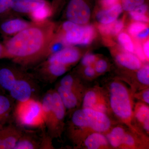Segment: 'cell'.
<instances>
[{"instance_id":"ac0fdd59","label":"cell","mask_w":149,"mask_h":149,"mask_svg":"<svg viewBox=\"0 0 149 149\" xmlns=\"http://www.w3.org/2000/svg\"><path fill=\"white\" fill-rule=\"evenodd\" d=\"M149 139L138 136L127 128L122 139L120 149H145L149 146Z\"/></svg>"},{"instance_id":"277c9868","label":"cell","mask_w":149,"mask_h":149,"mask_svg":"<svg viewBox=\"0 0 149 149\" xmlns=\"http://www.w3.org/2000/svg\"><path fill=\"white\" fill-rule=\"evenodd\" d=\"M15 115L17 122L25 127L38 128L45 125L41 102L32 98L17 102Z\"/></svg>"},{"instance_id":"603a6c76","label":"cell","mask_w":149,"mask_h":149,"mask_svg":"<svg viewBox=\"0 0 149 149\" xmlns=\"http://www.w3.org/2000/svg\"><path fill=\"white\" fill-rule=\"evenodd\" d=\"M40 142L31 134L22 133L13 149H40Z\"/></svg>"},{"instance_id":"52a82bcc","label":"cell","mask_w":149,"mask_h":149,"mask_svg":"<svg viewBox=\"0 0 149 149\" xmlns=\"http://www.w3.org/2000/svg\"><path fill=\"white\" fill-rule=\"evenodd\" d=\"M35 74L37 77L47 83H52L67 72L69 67L45 60L35 66Z\"/></svg>"},{"instance_id":"83f0119b","label":"cell","mask_w":149,"mask_h":149,"mask_svg":"<svg viewBox=\"0 0 149 149\" xmlns=\"http://www.w3.org/2000/svg\"><path fill=\"white\" fill-rule=\"evenodd\" d=\"M136 77L141 90L149 88V65H142L141 68L136 70Z\"/></svg>"},{"instance_id":"9c48e42d","label":"cell","mask_w":149,"mask_h":149,"mask_svg":"<svg viewBox=\"0 0 149 149\" xmlns=\"http://www.w3.org/2000/svg\"><path fill=\"white\" fill-rule=\"evenodd\" d=\"M34 84L32 75L25 70L9 92L17 102L25 101L32 98Z\"/></svg>"},{"instance_id":"3957f363","label":"cell","mask_w":149,"mask_h":149,"mask_svg":"<svg viewBox=\"0 0 149 149\" xmlns=\"http://www.w3.org/2000/svg\"><path fill=\"white\" fill-rule=\"evenodd\" d=\"M105 91L110 111L130 131L148 139L147 135L139 128L134 118V92L131 88L122 81L115 80L108 84Z\"/></svg>"},{"instance_id":"e0dca14e","label":"cell","mask_w":149,"mask_h":149,"mask_svg":"<svg viewBox=\"0 0 149 149\" xmlns=\"http://www.w3.org/2000/svg\"><path fill=\"white\" fill-rule=\"evenodd\" d=\"M133 112L135 120L139 128L143 132L145 131L149 135V105L143 102H137L134 104Z\"/></svg>"},{"instance_id":"6da1fadb","label":"cell","mask_w":149,"mask_h":149,"mask_svg":"<svg viewBox=\"0 0 149 149\" xmlns=\"http://www.w3.org/2000/svg\"><path fill=\"white\" fill-rule=\"evenodd\" d=\"M56 24L49 19L34 22L18 34L4 38L8 59L24 70L36 66L52 53L57 44Z\"/></svg>"},{"instance_id":"b9f144b4","label":"cell","mask_w":149,"mask_h":149,"mask_svg":"<svg viewBox=\"0 0 149 149\" xmlns=\"http://www.w3.org/2000/svg\"><path fill=\"white\" fill-rule=\"evenodd\" d=\"M149 29L148 27H147L146 29L141 31L139 34H137L135 37L136 39L139 40H143L147 39L149 36Z\"/></svg>"},{"instance_id":"f35d334b","label":"cell","mask_w":149,"mask_h":149,"mask_svg":"<svg viewBox=\"0 0 149 149\" xmlns=\"http://www.w3.org/2000/svg\"><path fill=\"white\" fill-rule=\"evenodd\" d=\"M129 14L132 18L135 21L145 23L149 21L148 17L146 15L137 13L133 10L129 12Z\"/></svg>"},{"instance_id":"d590c367","label":"cell","mask_w":149,"mask_h":149,"mask_svg":"<svg viewBox=\"0 0 149 149\" xmlns=\"http://www.w3.org/2000/svg\"><path fill=\"white\" fill-rule=\"evenodd\" d=\"M97 56L93 54H88L84 56L81 61V64L85 67L93 65L97 60Z\"/></svg>"},{"instance_id":"f6af8a7d","label":"cell","mask_w":149,"mask_h":149,"mask_svg":"<svg viewBox=\"0 0 149 149\" xmlns=\"http://www.w3.org/2000/svg\"><path fill=\"white\" fill-rule=\"evenodd\" d=\"M143 51L144 54L147 60H149V40H147L143 44L142 46Z\"/></svg>"},{"instance_id":"30bf717a","label":"cell","mask_w":149,"mask_h":149,"mask_svg":"<svg viewBox=\"0 0 149 149\" xmlns=\"http://www.w3.org/2000/svg\"><path fill=\"white\" fill-rule=\"evenodd\" d=\"M33 23V22L24 19L19 15L12 14L0 20V33L4 38L13 37Z\"/></svg>"},{"instance_id":"7c38bea8","label":"cell","mask_w":149,"mask_h":149,"mask_svg":"<svg viewBox=\"0 0 149 149\" xmlns=\"http://www.w3.org/2000/svg\"><path fill=\"white\" fill-rule=\"evenodd\" d=\"M25 70L17 65L0 67V86L9 92Z\"/></svg>"},{"instance_id":"8d00e7d4","label":"cell","mask_w":149,"mask_h":149,"mask_svg":"<svg viewBox=\"0 0 149 149\" xmlns=\"http://www.w3.org/2000/svg\"><path fill=\"white\" fill-rule=\"evenodd\" d=\"M134 53L141 61H148L144 54L142 45L138 42H136L134 44Z\"/></svg>"},{"instance_id":"8fae6325","label":"cell","mask_w":149,"mask_h":149,"mask_svg":"<svg viewBox=\"0 0 149 149\" xmlns=\"http://www.w3.org/2000/svg\"><path fill=\"white\" fill-rule=\"evenodd\" d=\"M81 54L77 48L68 46L51 54L46 59L70 67L79 60Z\"/></svg>"},{"instance_id":"ba28073f","label":"cell","mask_w":149,"mask_h":149,"mask_svg":"<svg viewBox=\"0 0 149 149\" xmlns=\"http://www.w3.org/2000/svg\"><path fill=\"white\" fill-rule=\"evenodd\" d=\"M65 15L68 20L83 25L90 19L91 9L84 0H70Z\"/></svg>"},{"instance_id":"d6986e66","label":"cell","mask_w":149,"mask_h":149,"mask_svg":"<svg viewBox=\"0 0 149 149\" xmlns=\"http://www.w3.org/2000/svg\"><path fill=\"white\" fill-rule=\"evenodd\" d=\"M118 64L131 70H137L142 66V61L133 53L127 52L118 53L115 56Z\"/></svg>"},{"instance_id":"ee69618b","label":"cell","mask_w":149,"mask_h":149,"mask_svg":"<svg viewBox=\"0 0 149 149\" xmlns=\"http://www.w3.org/2000/svg\"><path fill=\"white\" fill-rule=\"evenodd\" d=\"M8 58L6 50L3 43L0 42V59Z\"/></svg>"},{"instance_id":"1f68e13d","label":"cell","mask_w":149,"mask_h":149,"mask_svg":"<svg viewBox=\"0 0 149 149\" xmlns=\"http://www.w3.org/2000/svg\"><path fill=\"white\" fill-rule=\"evenodd\" d=\"M147 27H148V25L145 22H134L129 25L128 28V31L130 35L134 37Z\"/></svg>"},{"instance_id":"d6a6232c","label":"cell","mask_w":149,"mask_h":149,"mask_svg":"<svg viewBox=\"0 0 149 149\" xmlns=\"http://www.w3.org/2000/svg\"><path fill=\"white\" fill-rule=\"evenodd\" d=\"M144 1L145 0H121V5L123 9L130 12L143 4Z\"/></svg>"},{"instance_id":"ab89813d","label":"cell","mask_w":149,"mask_h":149,"mask_svg":"<svg viewBox=\"0 0 149 149\" xmlns=\"http://www.w3.org/2000/svg\"><path fill=\"white\" fill-rule=\"evenodd\" d=\"M52 138L49 135L44 136L42 140L40 142V149H53L52 144Z\"/></svg>"},{"instance_id":"8992f818","label":"cell","mask_w":149,"mask_h":149,"mask_svg":"<svg viewBox=\"0 0 149 149\" xmlns=\"http://www.w3.org/2000/svg\"><path fill=\"white\" fill-rule=\"evenodd\" d=\"M82 108L108 114L111 111L105 90L97 86L86 90L82 100Z\"/></svg>"},{"instance_id":"2e32d148","label":"cell","mask_w":149,"mask_h":149,"mask_svg":"<svg viewBox=\"0 0 149 149\" xmlns=\"http://www.w3.org/2000/svg\"><path fill=\"white\" fill-rule=\"evenodd\" d=\"M79 148L87 149H112L104 133L94 132L83 140Z\"/></svg>"},{"instance_id":"9a60e30c","label":"cell","mask_w":149,"mask_h":149,"mask_svg":"<svg viewBox=\"0 0 149 149\" xmlns=\"http://www.w3.org/2000/svg\"><path fill=\"white\" fill-rule=\"evenodd\" d=\"M22 133L21 130L13 125H2L1 143L0 149H14Z\"/></svg>"},{"instance_id":"7a4b0ae2","label":"cell","mask_w":149,"mask_h":149,"mask_svg":"<svg viewBox=\"0 0 149 149\" xmlns=\"http://www.w3.org/2000/svg\"><path fill=\"white\" fill-rule=\"evenodd\" d=\"M115 124L106 113L91 109H78L73 112L68 124V136L78 148L89 134L94 132L105 134Z\"/></svg>"},{"instance_id":"5b68a950","label":"cell","mask_w":149,"mask_h":149,"mask_svg":"<svg viewBox=\"0 0 149 149\" xmlns=\"http://www.w3.org/2000/svg\"><path fill=\"white\" fill-rule=\"evenodd\" d=\"M53 107L48 124L49 135L52 139L61 138L64 130L65 118L66 109L56 90H52Z\"/></svg>"},{"instance_id":"7bdbcfd3","label":"cell","mask_w":149,"mask_h":149,"mask_svg":"<svg viewBox=\"0 0 149 149\" xmlns=\"http://www.w3.org/2000/svg\"><path fill=\"white\" fill-rule=\"evenodd\" d=\"M148 6L147 5L144 4L143 3L137 7L133 10L137 13L145 15V14L148 11Z\"/></svg>"},{"instance_id":"cb8c5ba5","label":"cell","mask_w":149,"mask_h":149,"mask_svg":"<svg viewBox=\"0 0 149 149\" xmlns=\"http://www.w3.org/2000/svg\"><path fill=\"white\" fill-rule=\"evenodd\" d=\"M124 27V22L121 19L107 24H99L98 29L102 35L104 36H116L118 35Z\"/></svg>"},{"instance_id":"484cf974","label":"cell","mask_w":149,"mask_h":149,"mask_svg":"<svg viewBox=\"0 0 149 149\" xmlns=\"http://www.w3.org/2000/svg\"><path fill=\"white\" fill-rule=\"evenodd\" d=\"M41 102L46 125L50 119L53 107L52 90L47 91L43 98Z\"/></svg>"},{"instance_id":"4316f807","label":"cell","mask_w":149,"mask_h":149,"mask_svg":"<svg viewBox=\"0 0 149 149\" xmlns=\"http://www.w3.org/2000/svg\"><path fill=\"white\" fill-rule=\"evenodd\" d=\"M12 107L10 99L6 96L0 95V125L3 124L8 117Z\"/></svg>"},{"instance_id":"d4e9b609","label":"cell","mask_w":149,"mask_h":149,"mask_svg":"<svg viewBox=\"0 0 149 149\" xmlns=\"http://www.w3.org/2000/svg\"><path fill=\"white\" fill-rule=\"evenodd\" d=\"M52 16V7L48 4L37 9L28 15L30 21L34 22H42Z\"/></svg>"},{"instance_id":"7402d4cb","label":"cell","mask_w":149,"mask_h":149,"mask_svg":"<svg viewBox=\"0 0 149 149\" xmlns=\"http://www.w3.org/2000/svg\"><path fill=\"white\" fill-rule=\"evenodd\" d=\"M59 85L67 89L77 92L85 93V86L76 76L72 74L65 75L60 81Z\"/></svg>"},{"instance_id":"44dd1931","label":"cell","mask_w":149,"mask_h":149,"mask_svg":"<svg viewBox=\"0 0 149 149\" xmlns=\"http://www.w3.org/2000/svg\"><path fill=\"white\" fill-rule=\"evenodd\" d=\"M127 128L123 125H115L105 133L112 148L120 149L123 138Z\"/></svg>"},{"instance_id":"4fadbf2b","label":"cell","mask_w":149,"mask_h":149,"mask_svg":"<svg viewBox=\"0 0 149 149\" xmlns=\"http://www.w3.org/2000/svg\"><path fill=\"white\" fill-rule=\"evenodd\" d=\"M48 4L45 0H13L12 13L19 16L28 15L37 9Z\"/></svg>"},{"instance_id":"ffe728a7","label":"cell","mask_w":149,"mask_h":149,"mask_svg":"<svg viewBox=\"0 0 149 149\" xmlns=\"http://www.w3.org/2000/svg\"><path fill=\"white\" fill-rule=\"evenodd\" d=\"M123 10L122 6L119 3L109 8L105 9L98 12L96 18L100 24H109L117 19Z\"/></svg>"},{"instance_id":"4dcf8cb0","label":"cell","mask_w":149,"mask_h":149,"mask_svg":"<svg viewBox=\"0 0 149 149\" xmlns=\"http://www.w3.org/2000/svg\"><path fill=\"white\" fill-rule=\"evenodd\" d=\"M13 0H0V20L12 14L11 5Z\"/></svg>"},{"instance_id":"60d3db41","label":"cell","mask_w":149,"mask_h":149,"mask_svg":"<svg viewBox=\"0 0 149 149\" xmlns=\"http://www.w3.org/2000/svg\"><path fill=\"white\" fill-rule=\"evenodd\" d=\"M101 6L104 9L109 8L120 3V0H100Z\"/></svg>"},{"instance_id":"f546056e","label":"cell","mask_w":149,"mask_h":149,"mask_svg":"<svg viewBox=\"0 0 149 149\" xmlns=\"http://www.w3.org/2000/svg\"><path fill=\"white\" fill-rule=\"evenodd\" d=\"M95 31L92 25H87L84 26L83 37L80 45H89L95 38Z\"/></svg>"},{"instance_id":"5bb4252c","label":"cell","mask_w":149,"mask_h":149,"mask_svg":"<svg viewBox=\"0 0 149 149\" xmlns=\"http://www.w3.org/2000/svg\"><path fill=\"white\" fill-rule=\"evenodd\" d=\"M56 91L58 93L66 109L72 110L80 106L85 93L71 91L58 85Z\"/></svg>"},{"instance_id":"e575fe53","label":"cell","mask_w":149,"mask_h":149,"mask_svg":"<svg viewBox=\"0 0 149 149\" xmlns=\"http://www.w3.org/2000/svg\"><path fill=\"white\" fill-rule=\"evenodd\" d=\"M93 66L97 75L104 73L107 71L108 68L107 62L102 59L97 60Z\"/></svg>"},{"instance_id":"f1b7e54d","label":"cell","mask_w":149,"mask_h":149,"mask_svg":"<svg viewBox=\"0 0 149 149\" xmlns=\"http://www.w3.org/2000/svg\"><path fill=\"white\" fill-rule=\"evenodd\" d=\"M118 40L125 52L134 53V43L128 34L123 32L119 33Z\"/></svg>"},{"instance_id":"836d02e7","label":"cell","mask_w":149,"mask_h":149,"mask_svg":"<svg viewBox=\"0 0 149 149\" xmlns=\"http://www.w3.org/2000/svg\"><path fill=\"white\" fill-rule=\"evenodd\" d=\"M133 97L139 100L140 101L149 104V88H147L139 90L133 93Z\"/></svg>"},{"instance_id":"74e56055","label":"cell","mask_w":149,"mask_h":149,"mask_svg":"<svg viewBox=\"0 0 149 149\" xmlns=\"http://www.w3.org/2000/svg\"><path fill=\"white\" fill-rule=\"evenodd\" d=\"M83 74L88 80H92L97 75L93 65L85 67L83 70Z\"/></svg>"}]
</instances>
